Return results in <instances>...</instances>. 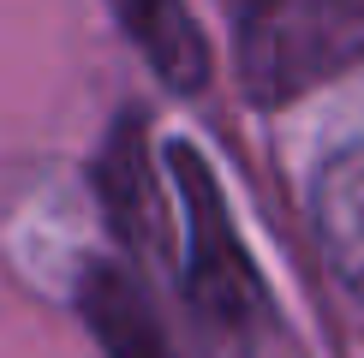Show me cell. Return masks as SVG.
<instances>
[{"mask_svg":"<svg viewBox=\"0 0 364 358\" xmlns=\"http://www.w3.org/2000/svg\"><path fill=\"white\" fill-rule=\"evenodd\" d=\"M84 317L102 335V352L108 358H168L161 347V328L144 310L138 287L114 268H90V287H84Z\"/></svg>","mask_w":364,"mask_h":358,"instance_id":"5","label":"cell"},{"mask_svg":"<svg viewBox=\"0 0 364 358\" xmlns=\"http://www.w3.org/2000/svg\"><path fill=\"white\" fill-rule=\"evenodd\" d=\"M311 215H316V245L328 257V275L364 310V138L323 161Z\"/></svg>","mask_w":364,"mask_h":358,"instance_id":"3","label":"cell"},{"mask_svg":"<svg viewBox=\"0 0 364 358\" xmlns=\"http://www.w3.org/2000/svg\"><path fill=\"white\" fill-rule=\"evenodd\" d=\"M227 24L257 108H287L364 60V0H227Z\"/></svg>","mask_w":364,"mask_h":358,"instance_id":"1","label":"cell"},{"mask_svg":"<svg viewBox=\"0 0 364 358\" xmlns=\"http://www.w3.org/2000/svg\"><path fill=\"white\" fill-rule=\"evenodd\" d=\"M168 173H173L179 209H186V287H191V305L221 328H239L245 317H263V281H257L245 245L233 233V215H227V203L215 191L209 161L191 143H173Z\"/></svg>","mask_w":364,"mask_h":358,"instance_id":"2","label":"cell"},{"mask_svg":"<svg viewBox=\"0 0 364 358\" xmlns=\"http://www.w3.org/2000/svg\"><path fill=\"white\" fill-rule=\"evenodd\" d=\"M114 12H119V24H126V36L138 42V54L156 66L161 84L203 90L209 42H203V30L191 24V12L179 6V0H114Z\"/></svg>","mask_w":364,"mask_h":358,"instance_id":"4","label":"cell"}]
</instances>
